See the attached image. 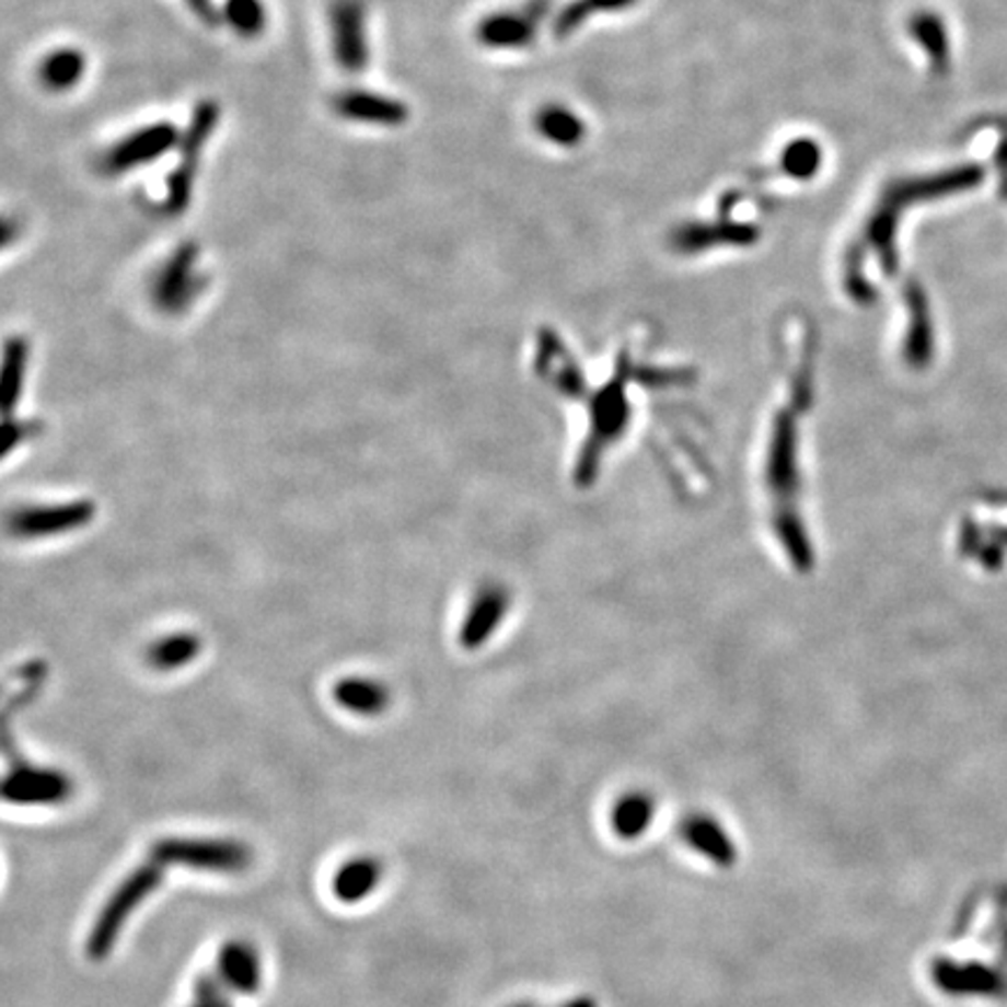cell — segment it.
Here are the masks:
<instances>
[{
  "label": "cell",
  "instance_id": "6da1fadb",
  "mask_svg": "<svg viewBox=\"0 0 1007 1007\" xmlns=\"http://www.w3.org/2000/svg\"><path fill=\"white\" fill-rule=\"evenodd\" d=\"M166 868L169 866L159 856L148 854L146 863H140L134 872H129L119 881L117 889L103 903L92 930H89V938H86L89 959L103 961L111 957V951L115 949L126 922H129L134 912L161 887Z\"/></svg>",
  "mask_w": 1007,
  "mask_h": 1007
},
{
  "label": "cell",
  "instance_id": "7a4b0ae2",
  "mask_svg": "<svg viewBox=\"0 0 1007 1007\" xmlns=\"http://www.w3.org/2000/svg\"><path fill=\"white\" fill-rule=\"evenodd\" d=\"M218 121H220V105L215 101H201L194 107L185 136L177 142V148H180L177 164L166 177L164 208L171 215H180L189 208L196 171H199V161L208 146V140L212 138L215 129H218Z\"/></svg>",
  "mask_w": 1007,
  "mask_h": 1007
},
{
  "label": "cell",
  "instance_id": "3957f363",
  "mask_svg": "<svg viewBox=\"0 0 1007 1007\" xmlns=\"http://www.w3.org/2000/svg\"><path fill=\"white\" fill-rule=\"evenodd\" d=\"M150 854L169 868H189L199 872H243L252 866V849L233 840L206 837H161Z\"/></svg>",
  "mask_w": 1007,
  "mask_h": 1007
},
{
  "label": "cell",
  "instance_id": "277c9868",
  "mask_svg": "<svg viewBox=\"0 0 1007 1007\" xmlns=\"http://www.w3.org/2000/svg\"><path fill=\"white\" fill-rule=\"evenodd\" d=\"M201 250L194 241H185L173 250V255L159 266L152 280V301L161 313L180 315L187 309L206 287L199 271Z\"/></svg>",
  "mask_w": 1007,
  "mask_h": 1007
},
{
  "label": "cell",
  "instance_id": "5b68a950",
  "mask_svg": "<svg viewBox=\"0 0 1007 1007\" xmlns=\"http://www.w3.org/2000/svg\"><path fill=\"white\" fill-rule=\"evenodd\" d=\"M177 129L171 121H154L140 126L138 131L126 134L99 157V171L103 175H124L146 164H154L169 150L177 146Z\"/></svg>",
  "mask_w": 1007,
  "mask_h": 1007
},
{
  "label": "cell",
  "instance_id": "8992f818",
  "mask_svg": "<svg viewBox=\"0 0 1007 1007\" xmlns=\"http://www.w3.org/2000/svg\"><path fill=\"white\" fill-rule=\"evenodd\" d=\"M329 43L334 61L346 73H362L369 66L371 51L362 0H334L329 8Z\"/></svg>",
  "mask_w": 1007,
  "mask_h": 1007
},
{
  "label": "cell",
  "instance_id": "52a82bcc",
  "mask_svg": "<svg viewBox=\"0 0 1007 1007\" xmlns=\"http://www.w3.org/2000/svg\"><path fill=\"white\" fill-rule=\"evenodd\" d=\"M96 513V504L89 499L51 504V507H26L10 516V530L20 539L63 536L92 525Z\"/></svg>",
  "mask_w": 1007,
  "mask_h": 1007
},
{
  "label": "cell",
  "instance_id": "ba28073f",
  "mask_svg": "<svg viewBox=\"0 0 1007 1007\" xmlns=\"http://www.w3.org/2000/svg\"><path fill=\"white\" fill-rule=\"evenodd\" d=\"M73 796V782L63 772L31 763L10 765L3 800L10 805H61Z\"/></svg>",
  "mask_w": 1007,
  "mask_h": 1007
},
{
  "label": "cell",
  "instance_id": "9c48e42d",
  "mask_svg": "<svg viewBox=\"0 0 1007 1007\" xmlns=\"http://www.w3.org/2000/svg\"><path fill=\"white\" fill-rule=\"evenodd\" d=\"M332 111L348 121L369 124V126H402L408 121V105L394 96L381 92H367V89H346L332 99Z\"/></svg>",
  "mask_w": 1007,
  "mask_h": 1007
},
{
  "label": "cell",
  "instance_id": "30bf717a",
  "mask_svg": "<svg viewBox=\"0 0 1007 1007\" xmlns=\"http://www.w3.org/2000/svg\"><path fill=\"white\" fill-rule=\"evenodd\" d=\"M218 975L233 994H255L262 986V959L259 951L245 940H231L220 949Z\"/></svg>",
  "mask_w": 1007,
  "mask_h": 1007
},
{
  "label": "cell",
  "instance_id": "8fae6325",
  "mask_svg": "<svg viewBox=\"0 0 1007 1007\" xmlns=\"http://www.w3.org/2000/svg\"><path fill=\"white\" fill-rule=\"evenodd\" d=\"M332 695L340 709H346L355 716H381L392 703V695L385 683L369 676L340 679Z\"/></svg>",
  "mask_w": 1007,
  "mask_h": 1007
},
{
  "label": "cell",
  "instance_id": "7c38bea8",
  "mask_svg": "<svg viewBox=\"0 0 1007 1007\" xmlns=\"http://www.w3.org/2000/svg\"><path fill=\"white\" fill-rule=\"evenodd\" d=\"M204 641L196 633H173L148 646V662L157 672H177L199 660Z\"/></svg>",
  "mask_w": 1007,
  "mask_h": 1007
},
{
  "label": "cell",
  "instance_id": "4fadbf2b",
  "mask_svg": "<svg viewBox=\"0 0 1007 1007\" xmlns=\"http://www.w3.org/2000/svg\"><path fill=\"white\" fill-rule=\"evenodd\" d=\"M383 877V866L375 858L359 856L348 860L334 875V893L340 903H359L378 889Z\"/></svg>",
  "mask_w": 1007,
  "mask_h": 1007
},
{
  "label": "cell",
  "instance_id": "5bb4252c",
  "mask_svg": "<svg viewBox=\"0 0 1007 1007\" xmlns=\"http://www.w3.org/2000/svg\"><path fill=\"white\" fill-rule=\"evenodd\" d=\"M86 73V57L78 47H59L43 59L38 76L49 92H68L82 82Z\"/></svg>",
  "mask_w": 1007,
  "mask_h": 1007
},
{
  "label": "cell",
  "instance_id": "9a60e30c",
  "mask_svg": "<svg viewBox=\"0 0 1007 1007\" xmlns=\"http://www.w3.org/2000/svg\"><path fill=\"white\" fill-rule=\"evenodd\" d=\"M504 611V598L497 590H485L472 604L470 614H466L460 627V644L464 649H476L485 639L490 637L499 616Z\"/></svg>",
  "mask_w": 1007,
  "mask_h": 1007
},
{
  "label": "cell",
  "instance_id": "2e32d148",
  "mask_svg": "<svg viewBox=\"0 0 1007 1007\" xmlns=\"http://www.w3.org/2000/svg\"><path fill=\"white\" fill-rule=\"evenodd\" d=\"M28 344L22 336H12L5 344L3 355V410L5 416H12L16 404L22 402L26 373H28Z\"/></svg>",
  "mask_w": 1007,
  "mask_h": 1007
},
{
  "label": "cell",
  "instance_id": "e0dca14e",
  "mask_svg": "<svg viewBox=\"0 0 1007 1007\" xmlns=\"http://www.w3.org/2000/svg\"><path fill=\"white\" fill-rule=\"evenodd\" d=\"M476 35L488 47H520L530 43L532 24L520 14H495L481 22Z\"/></svg>",
  "mask_w": 1007,
  "mask_h": 1007
},
{
  "label": "cell",
  "instance_id": "ac0fdd59",
  "mask_svg": "<svg viewBox=\"0 0 1007 1007\" xmlns=\"http://www.w3.org/2000/svg\"><path fill=\"white\" fill-rule=\"evenodd\" d=\"M222 22L245 40H255L266 31L268 12L264 0H224Z\"/></svg>",
  "mask_w": 1007,
  "mask_h": 1007
},
{
  "label": "cell",
  "instance_id": "d6986e66",
  "mask_svg": "<svg viewBox=\"0 0 1007 1007\" xmlns=\"http://www.w3.org/2000/svg\"><path fill=\"white\" fill-rule=\"evenodd\" d=\"M940 980L945 986L954 988V992H980V994H992V996L1007 994L1003 977L996 975L994 970H986L982 965L963 968V970L954 965H947L945 970H940Z\"/></svg>",
  "mask_w": 1007,
  "mask_h": 1007
},
{
  "label": "cell",
  "instance_id": "ffe728a7",
  "mask_svg": "<svg viewBox=\"0 0 1007 1007\" xmlns=\"http://www.w3.org/2000/svg\"><path fill=\"white\" fill-rule=\"evenodd\" d=\"M536 126L539 131L555 142H574L581 136V124L567 111H557V107H548V111L539 115Z\"/></svg>",
  "mask_w": 1007,
  "mask_h": 1007
},
{
  "label": "cell",
  "instance_id": "44dd1931",
  "mask_svg": "<svg viewBox=\"0 0 1007 1007\" xmlns=\"http://www.w3.org/2000/svg\"><path fill=\"white\" fill-rule=\"evenodd\" d=\"M229 994L231 988L222 982L218 970H210V973H204L196 980L189 1007H233Z\"/></svg>",
  "mask_w": 1007,
  "mask_h": 1007
},
{
  "label": "cell",
  "instance_id": "7402d4cb",
  "mask_svg": "<svg viewBox=\"0 0 1007 1007\" xmlns=\"http://www.w3.org/2000/svg\"><path fill=\"white\" fill-rule=\"evenodd\" d=\"M817 161H819V152L814 146H809V142H798V146L790 148L786 154V166L790 173H796V175L812 173Z\"/></svg>",
  "mask_w": 1007,
  "mask_h": 1007
},
{
  "label": "cell",
  "instance_id": "603a6c76",
  "mask_svg": "<svg viewBox=\"0 0 1007 1007\" xmlns=\"http://www.w3.org/2000/svg\"><path fill=\"white\" fill-rule=\"evenodd\" d=\"M35 435V425L24 420H8L5 423V441H3V455L8 458L16 443H24L28 437Z\"/></svg>",
  "mask_w": 1007,
  "mask_h": 1007
},
{
  "label": "cell",
  "instance_id": "cb8c5ba5",
  "mask_svg": "<svg viewBox=\"0 0 1007 1007\" xmlns=\"http://www.w3.org/2000/svg\"><path fill=\"white\" fill-rule=\"evenodd\" d=\"M183 3L196 16V20L208 28H215L222 22V12L218 10V5L212 3V0H183Z\"/></svg>",
  "mask_w": 1007,
  "mask_h": 1007
},
{
  "label": "cell",
  "instance_id": "d4e9b609",
  "mask_svg": "<svg viewBox=\"0 0 1007 1007\" xmlns=\"http://www.w3.org/2000/svg\"><path fill=\"white\" fill-rule=\"evenodd\" d=\"M618 3H621V0H595V3H590V5H588V3H581V5H577V8H569L567 14L563 16L560 28L567 31L569 26L577 24V22H579V14L588 12V8H614V5H618Z\"/></svg>",
  "mask_w": 1007,
  "mask_h": 1007
}]
</instances>
